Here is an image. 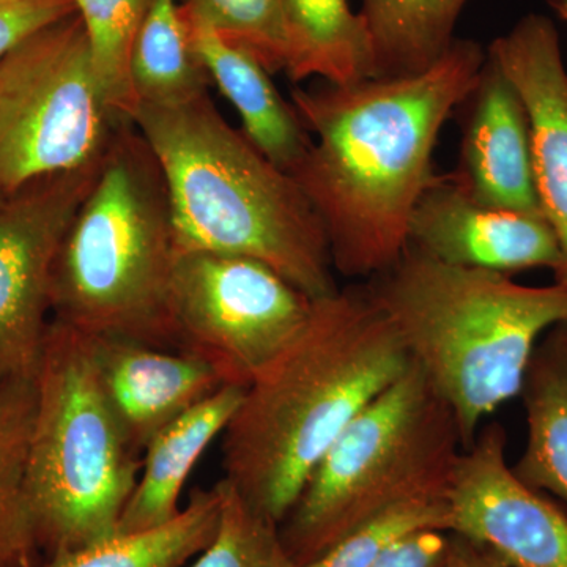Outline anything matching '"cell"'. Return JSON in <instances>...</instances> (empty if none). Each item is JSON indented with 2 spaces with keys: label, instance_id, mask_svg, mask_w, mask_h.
<instances>
[{
  "label": "cell",
  "instance_id": "2",
  "mask_svg": "<svg viewBox=\"0 0 567 567\" xmlns=\"http://www.w3.org/2000/svg\"><path fill=\"white\" fill-rule=\"evenodd\" d=\"M410 364L364 289L316 300L303 333L249 383L223 432V480L281 525L334 440Z\"/></svg>",
  "mask_w": 567,
  "mask_h": 567
},
{
  "label": "cell",
  "instance_id": "10",
  "mask_svg": "<svg viewBox=\"0 0 567 567\" xmlns=\"http://www.w3.org/2000/svg\"><path fill=\"white\" fill-rule=\"evenodd\" d=\"M102 159L39 178L0 200V382L39 377L52 267Z\"/></svg>",
  "mask_w": 567,
  "mask_h": 567
},
{
  "label": "cell",
  "instance_id": "28",
  "mask_svg": "<svg viewBox=\"0 0 567 567\" xmlns=\"http://www.w3.org/2000/svg\"><path fill=\"white\" fill-rule=\"evenodd\" d=\"M73 13V0H0V61L32 33Z\"/></svg>",
  "mask_w": 567,
  "mask_h": 567
},
{
  "label": "cell",
  "instance_id": "18",
  "mask_svg": "<svg viewBox=\"0 0 567 567\" xmlns=\"http://www.w3.org/2000/svg\"><path fill=\"white\" fill-rule=\"evenodd\" d=\"M518 395L527 443L513 472L527 486L567 503V322L539 339Z\"/></svg>",
  "mask_w": 567,
  "mask_h": 567
},
{
  "label": "cell",
  "instance_id": "4",
  "mask_svg": "<svg viewBox=\"0 0 567 567\" xmlns=\"http://www.w3.org/2000/svg\"><path fill=\"white\" fill-rule=\"evenodd\" d=\"M413 364L456 416L464 450L520 394L537 342L567 322V289L457 267L409 246L364 287Z\"/></svg>",
  "mask_w": 567,
  "mask_h": 567
},
{
  "label": "cell",
  "instance_id": "8",
  "mask_svg": "<svg viewBox=\"0 0 567 567\" xmlns=\"http://www.w3.org/2000/svg\"><path fill=\"white\" fill-rule=\"evenodd\" d=\"M126 122L104 96L78 11L32 33L0 61V188L99 162Z\"/></svg>",
  "mask_w": 567,
  "mask_h": 567
},
{
  "label": "cell",
  "instance_id": "30",
  "mask_svg": "<svg viewBox=\"0 0 567 567\" xmlns=\"http://www.w3.org/2000/svg\"><path fill=\"white\" fill-rule=\"evenodd\" d=\"M445 567H509L498 555L481 544L451 533V550Z\"/></svg>",
  "mask_w": 567,
  "mask_h": 567
},
{
  "label": "cell",
  "instance_id": "24",
  "mask_svg": "<svg viewBox=\"0 0 567 567\" xmlns=\"http://www.w3.org/2000/svg\"><path fill=\"white\" fill-rule=\"evenodd\" d=\"M84 22L93 70L107 102L133 121L137 103L130 78V59L142 18L151 0H73Z\"/></svg>",
  "mask_w": 567,
  "mask_h": 567
},
{
  "label": "cell",
  "instance_id": "16",
  "mask_svg": "<svg viewBox=\"0 0 567 567\" xmlns=\"http://www.w3.org/2000/svg\"><path fill=\"white\" fill-rule=\"evenodd\" d=\"M182 10L194 50L213 84L240 115L241 132L271 163L289 174L312 142L292 102L284 99L271 81V73L256 59L219 39L183 2Z\"/></svg>",
  "mask_w": 567,
  "mask_h": 567
},
{
  "label": "cell",
  "instance_id": "12",
  "mask_svg": "<svg viewBox=\"0 0 567 567\" xmlns=\"http://www.w3.org/2000/svg\"><path fill=\"white\" fill-rule=\"evenodd\" d=\"M487 54L527 107L540 212L559 246L551 274L567 289V71L559 33L550 18L529 13L492 41Z\"/></svg>",
  "mask_w": 567,
  "mask_h": 567
},
{
  "label": "cell",
  "instance_id": "14",
  "mask_svg": "<svg viewBox=\"0 0 567 567\" xmlns=\"http://www.w3.org/2000/svg\"><path fill=\"white\" fill-rule=\"evenodd\" d=\"M85 336L104 398L141 456L167 424L223 386L234 385L200 354L133 339Z\"/></svg>",
  "mask_w": 567,
  "mask_h": 567
},
{
  "label": "cell",
  "instance_id": "15",
  "mask_svg": "<svg viewBox=\"0 0 567 567\" xmlns=\"http://www.w3.org/2000/svg\"><path fill=\"white\" fill-rule=\"evenodd\" d=\"M461 107L465 118L456 181L477 203L543 216L527 107L487 51L475 87Z\"/></svg>",
  "mask_w": 567,
  "mask_h": 567
},
{
  "label": "cell",
  "instance_id": "23",
  "mask_svg": "<svg viewBox=\"0 0 567 567\" xmlns=\"http://www.w3.org/2000/svg\"><path fill=\"white\" fill-rule=\"evenodd\" d=\"M35 382H0V567H32L39 548L25 477Z\"/></svg>",
  "mask_w": 567,
  "mask_h": 567
},
{
  "label": "cell",
  "instance_id": "29",
  "mask_svg": "<svg viewBox=\"0 0 567 567\" xmlns=\"http://www.w3.org/2000/svg\"><path fill=\"white\" fill-rule=\"evenodd\" d=\"M451 550V532L421 529L399 540L371 567H445Z\"/></svg>",
  "mask_w": 567,
  "mask_h": 567
},
{
  "label": "cell",
  "instance_id": "20",
  "mask_svg": "<svg viewBox=\"0 0 567 567\" xmlns=\"http://www.w3.org/2000/svg\"><path fill=\"white\" fill-rule=\"evenodd\" d=\"M468 0H361L374 52L375 76H412L435 65L453 47Z\"/></svg>",
  "mask_w": 567,
  "mask_h": 567
},
{
  "label": "cell",
  "instance_id": "25",
  "mask_svg": "<svg viewBox=\"0 0 567 567\" xmlns=\"http://www.w3.org/2000/svg\"><path fill=\"white\" fill-rule=\"evenodd\" d=\"M218 487V529L189 567H298L284 546L279 525L249 506L226 480Z\"/></svg>",
  "mask_w": 567,
  "mask_h": 567
},
{
  "label": "cell",
  "instance_id": "31",
  "mask_svg": "<svg viewBox=\"0 0 567 567\" xmlns=\"http://www.w3.org/2000/svg\"><path fill=\"white\" fill-rule=\"evenodd\" d=\"M548 2H550L551 9L567 21V0H548Z\"/></svg>",
  "mask_w": 567,
  "mask_h": 567
},
{
  "label": "cell",
  "instance_id": "17",
  "mask_svg": "<svg viewBox=\"0 0 567 567\" xmlns=\"http://www.w3.org/2000/svg\"><path fill=\"white\" fill-rule=\"evenodd\" d=\"M245 391L241 385L223 386L153 436L142 453L140 477L117 533L158 527L181 513L186 480L213 440L226 431Z\"/></svg>",
  "mask_w": 567,
  "mask_h": 567
},
{
  "label": "cell",
  "instance_id": "5",
  "mask_svg": "<svg viewBox=\"0 0 567 567\" xmlns=\"http://www.w3.org/2000/svg\"><path fill=\"white\" fill-rule=\"evenodd\" d=\"M177 256L162 166L134 123H123L55 256L52 320L177 349L169 312Z\"/></svg>",
  "mask_w": 567,
  "mask_h": 567
},
{
  "label": "cell",
  "instance_id": "9",
  "mask_svg": "<svg viewBox=\"0 0 567 567\" xmlns=\"http://www.w3.org/2000/svg\"><path fill=\"white\" fill-rule=\"evenodd\" d=\"M315 300L259 260L233 254L178 252L169 312L175 347L218 365L248 388L289 349Z\"/></svg>",
  "mask_w": 567,
  "mask_h": 567
},
{
  "label": "cell",
  "instance_id": "1",
  "mask_svg": "<svg viewBox=\"0 0 567 567\" xmlns=\"http://www.w3.org/2000/svg\"><path fill=\"white\" fill-rule=\"evenodd\" d=\"M486 50L457 39L412 76L292 91L311 147L290 175L319 215L334 270L374 278L409 248V224L434 182L440 133L475 87Z\"/></svg>",
  "mask_w": 567,
  "mask_h": 567
},
{
  "label": "cell",
  "instance_id": "26",
  "mask_svg": "<svg viewBox=\"0 0 567 567\" xmlns=\"http://www.w3.org/2000/svg\"><path fill=\"white\" fill-rule=\"evenodd\" d=\"M219 39L256 59L268 73L286 70V0H182Z\"/></svg>",
  "mask_w": 567,
  "mask_h": 567
},
{
  "label": "cell",
  "instance_id": "19",
  "mask_svg": "<svg viewBox=\"0 0 567 567\" xmlns=\"http://www.w3.org/2000/svg\"><path fill=\"white\" fill-rule=\"evenodd\" d=\"M286 74L297 82L322 78L354 84L375 76L374 52L349 0H286Z\"/></svg>",
  "mask_w": 567,
  "mask_h": 567
},
{
  "label": "cell",
  "instance_id": "11",
  "mask_svg": "<svg viewBox=\"0 0 567 567\" xmlns=\"http://www.w3.org/2000/svg\"><path fill=\"white\" fill-rule=\"evenodd\" d=\"M506 447V429L488 423L462 451L446 491L450 532L487 547L509 567H567V517L518 480Z\"/></svg>",
  "mask_w": 567,
  "mask_h": 567
},
{
  "label": "cell",
  "instance_id": "6",
  "mask_svg": "<svg viewBox=\"0 0 567 567\" xmlns=\"http://www.w3.org/2000/svg\"><path fill=\"white\" fill-rule=\"evenodd\" d=\"M462 451L453 410L410 364L320 458L279 525L284 546L305 566L388 507L446 496Z\"/></svg>",
  "mask_w": 567,
  "mask_h": 567
},
{
  "label": "cell",
  "instance_id": "7",
  "mask_svg": "<svg viewBox=\"0 0 567 567\" xmlns=\"http://www.w3.org/2000/svg\"><path fill=\"white\" fill-rule=\"evenodd\" d=\"M141 464L104 398L87 336L51 320L25 477L39 547L58 555L114 536Z\"/></svg>",
  "mask_w": 567,
  "mask_h": 567
},
{
  "label": "cell",
  "instance_id": "13",
  "mask_svg": "<svg viewBox=\"0 0 567 567\" xmlns=\"http://www.w3.org/2000/svg\"><path fill=\"white\" fill-rule=\"evenodd\" d=\"M409 246L457 267L513 275L557 268L559 246L544 216L477 203L454 175L439 177L416 204Z\"/></svg>",
  "mask_w": 567,
  "mask_h": 567
},
{
  "label": "cell",
  "instance_id": "22",
  "mask_svg": "<svg viewBox=\"0 0 567 567\" xmlns=\"http://www.w3.org/2000/svg\"><path fill=\"white\" fill-rule=\"evenodd\" d=\"M221 492L196 491L188 506L166 522L142 532L115 533L92 546L52 555L43 567H182L203 554L218 529Z\"/></svg>",
  "mask_w": 567,
  "mask_h": 567
},
{
  "label": "cell",
  "instance_id": "21",
  "mask_svg": "<svg viewBox=\"0 0 567 567\" xmlns=\"http://www.w3.org/2000/svg\"><path fill=\"white\" fill-rule=\"evenodd\" d=\"M130 78L137 106H175L208 92L182 0H151L134 39ZM137 110V107H136Z\"/></svg>",
  "mask_w": 567,
  "mask_h": 567
},
{
  "label": "cell",
  "instance_id": "3",
  "mask_svg": "<svg viewBox=\"0 0 567 567\" xmlns=\"http://www.w3.org/2000/svg\"><path fill=\"white\" fill-rule=\"evenodd\" d=\"M133 123L166 178L178 252L259 260L315 301L339 292L315 207L208 92L175 106L141 104Z\"/></svg>",
  "mask_w": 567,
  "mask_h": 567
},
{
  "label": "cell",
  "instance_id": "32",
  "mask_svg": "<svg viewBox=\"0 0 567 567\" xmlns=\"http://www.w3.org/2000/svg\"><path fill=\"white\" fill-rule=\"evenodd\" d=\"M6 196H7V194H6V193H3V189H2V188H0V200H2V199H3V197H6Z\"/></svg>",
  "mask_w": 567,
  "mask_h": 567
},
{
  "label": "cell",
  "instance_id": "27",
  "mask_svg": "<svg viewBox=\"0 0 567 567\" xmlns=\"http://www.w3.org/2000/svg\"><path fill=\"white\" fill-rule=\"evenodd\" d=\"M446 496H423L388 507L358 525L322 557L298 567H371L399 540L421 529L450 532Z\"/></svg>",
  "mask_w": 567,
  "mask_h": 567
}]
</instances>
